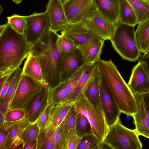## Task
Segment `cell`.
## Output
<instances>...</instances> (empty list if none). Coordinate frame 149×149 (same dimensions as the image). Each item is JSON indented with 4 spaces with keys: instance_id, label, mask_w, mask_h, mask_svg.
<instances>
[{
    "instance_id": "1",
    "label": "cell",
    "mask_w": 149,
    "mask_h": 149,
    "mask_svg": "<svg viewBox=\"0 0 149 149\" xmlns=\"http://www.w3.org/2000/svg\"><path fill=\"white\" fill-rule=\"evenodd\" d=\"M49 29L30 48L31 54L38 61L45 81L50 89L60 83L61 52L56 41L58 36Z\"/></svg>"
},
{
    "instance_id": "2",
    "label": "cell",
    "mask_w": 149,
    "mask_h": 149,
    "mask_svg": "<svg viewBox=\"0 0 149 149\" xmlns=\"http://www.w3.org/2000/svg\"><path fill=\"white\" fill-rule=\"evenodd\" d=\"M30 47L24 34L8 22L0 34V78L10 75L29 54Z\"/></svg>"
},
{
    "instance_id": "3",
    "label": "cell",
    "mask_w": 149,
    "mask_h": 149,
    "mask_svg": "<svg viewBox=\"0 0 149 149\" xmlns=\"http://www.w3.org/2000/svg\"><path fill=\"white\" fill-rule=\"evenodd\" d=\"M98 70L122 113L132 116L136 113V103L133 94L111 59H100L97 62Z\"/></svg>"
},
{
    "instance_id": "4",
    "label": "cell",
    "mask_w": 149,
    "mask_h": 149,
    "mask_svg": "<svg viewBox=\"0 0 149 149\" xmlns=\"http://www.w3.org/2000/svg\"><path fill=\"white\" fill-rule=\"evenodd\" d=\"M134 27L119 22L110 40L113 48L122 58L131 61H136L141 55Z\"/></svg>"
},
{
    "instance_id": "5",
    "label": "cell",
    "mask_w": 149,
    "mask_h": 149,
    "mask_svg": "<svg viewBox=\"0 0 149 149\" xmlns=\"http://www.w3.org/2000/svg\"><path fill=\"white\" fill-rule=\"evenodd\" d=\"M135 129L124 126L120 118L109 127L103 142L113 149H142L143 145Z\"/></svg>"
},
{
    "instance_id": "6",
    "label": "cell",
    "mask_w": 149,
    "mask_h": 149,
    "mask_svg": "<svg viewBox=\"0 0 149 149\" xmlns=\"http://www.w3.org/2000/svg\"><path fill=\"white\" fill-rule=\"evenodd\" d=\"M77 114L82 113L92 127L93 133L101 143L109 129L103 112L93 105L84 95L74 103Z\"/></svg>"
},
{
    "instance_id": "7",
    "label": "cell",
    "mask_w": 149,
    "mask_h": 149,
    "mask_svg": "<svg viewBox=\"0 0 149 149\" xmlns=\"http://www.w3.org/2000/svg\"><path fill=\"white\" fill-rule=\"evenodd\" d=\"M44 84L23 75L11 102V109L25 110L41 91Z\"/></svg>"
},
{
    "instance_id": "8",
    "label": "cell",
    "mask_w": 149,
    "mask_h": 149,
    "mask_svg": "<svg viewBox=\"0 0 149 149\" xmlns=\"http://www.w3.org/2000/svg\"><path fill=\"white\" fill-rule=\"evenodd\" d=\"M81 23L84 28L104 40H111L116 27L97 9L91 12Z\"/></svg>"
},
{
    "instance_id": "9",
    "label": "cell",
    "mask_w": 149,
    "mask_h": 149,
    "mask_svg": "<svg viewBox=\"0 0 149 149\" xmlns=\"http://www.w3.org/2000/svg\"><path fill=\"white\" fill-rule=\"evenodd\" d=\"M24 17L26 24L24 34L30 47L47 30L50 29L49 24L45 11L40 13L35 12Z\"/></svg>"
},
{
    "instance_id": "10",
    "label": "cell",
    "mask_w": 149,
    "mask_h": 149,
    "mask_svg": "<svg viewBox=\"0 0 149 149\" xmlns=\"http://www.w3.org/2000/svg\"><path fill=\"white\" fill-rule=\"evenodd\" d=\"M63 6L70 25L83 22L91 12L97 9L94 0H65Z\"/></svg>"
},
{
    "instance_id": "11",
    "label": "cell",
    "mask_w": 149,
    "mask_h": 149,
    "mask_svg": "<svg viewBox=\"0 0 149 149\" xmlns=\"http://www.w3.org/2000/svg\"><path fill=\"white\" fill-rule=\"evenodd\" d=\"M99 76L100 104L107 123L109 127L117 121L122 113L116 104L99 71Z\"/></svg>"
},
{
    "instance_id": "12",
    "label": "cell",
    "mask_w": 149,
    "mask_h": 149,
    "mask_svg": "<svg viewBox=\"0 0 149 149\" xmlns=\"http://www.w3.org/2000/svg\"><path fill=\"white\" fill-rule=\"evenodd\" d=\"M45 11L52 31L61 32L71 25L68 22L62 0H49Z\"/></svg>"
},
{
    "instance_id": "13",
    "label": "cell",
    "mask_w": 149,
    "mask_h": 149,
    "mask_svg": "<svg viewBox=\"0 0 149 149\" xmlns=\"http://www.w3.org/2000/svg\"><path fill=\"white\" fill-rule=\"evenodd\" d=\"M60 83L69 79L82 67L85 62L83 56L77 48L68 53H61Z\"/></svg>"
},
{
    "instance_id": "14",
    "label": "cell",
    "mask_w": 149,
    "mask_h": 149,
    "mask_svg": "<svg viewBox=\"0 0 149 149\" xmlns=\"http://www.w3.org/2000/svg\"><path fill=\"white\" fill-rule=\"evenodd\" d=\"M127 84L133 94H142L149 92V75L140 60L132 70Z\"/></svg>"
},
{
    "instance_id": "15",
    "label": "cell",
    "mask_w": 149,
    "mask_h": 149,
    "mask_svg": "<svg viewBox=\"0 0 149 149\" xmlns=\"http://www.w3.org/2000/svg\"><path fill=\"white\" fill-rule=\"evenodd\" d=\"M78 47L94 41L102 39L91 31L84 28L81 22L71 25L61 32Z\"/></svg>"
},
{
    "instance_id": "16",
    "label": "cell",
    "mask_w": 149,
    "mask_h": 149,
    "mask_svg": "<svg viewBox=\"0 0 149 149\" xmlns=\"http://www.w3.org/2000/svg\"><path fill=\"white\" fill-rule=\"evenodd\" d=\"M98 70L97 63L85 64L82 74L72 92L64 102L74 103L84 95Z\"/></svg>"
},
{
    "instance_id": "17",
    "label": "cell",
    "mask_w": 149,
    "mask_h": 149,
    "mask_svg": "<svg viewBox=\"0 0 149 149\" xmlns=\"http://www.w3.org/2000/svg\"><path fill=\"white\" fill-rule=\"evenodd\" d=\"M49 88L44 86L41 91L25 110L26 118L31 123L36 122L49 102Z\"/></svg>"
},
{
    "instance_id": "18",
    "label": "cell",
    "mask_w": 149,
    "mask_h": 149,
    "mask_svg": "<svg viewBox=\"0 0 149 149\" xmlns=\"http://www.w3.org/2000/svg\"><path fill=\"white\" fill-rule=\"evenodd\" d=\"M136 103V112L132 116L135 131L139 136L149 139V119L146 111L142 95L133 94Z\"/></svg>"
},
{
    "instance_id": "19",
    "label": "cell",
    "mask_w": 149,
    "mask_h": 149,
    "mask_svg": "<svg viewBox=\"0 0 149 149\" xmlns=\"http://www.w3.org/2000/svg\"><path fill=\"white\" fill-rule=\"evenodd\" d=\"M121 0H94L97 9L116 26L120 22Z\"/></svg>"
},
{
    "instance_id": "20",
    "label": "cell",
    "mask_w": 149,
    "mask_h": 149,
    "mask_svg": "<svg viewBox=\"0 0 149 149\" xmlns=\"http://www.w3.org/2000/svg\"><path fill=\"white\" fill-rule=\"evenodd\" d=\"M104 41L103 39L96 40L78 47L84 58L85 64H94L100 60Z\"/></svg>"
},
{
    "instance_id": "21",
    "label": "cell",
    "mask_w": 149,
    "mask_h": 149,
    "mask_svg": "<svg viewBox=\"0 0 149 149\" xmlns=\"http://www.w3.org/2000/svg\"><path fill=\"white\" fill-rule=\"evenodd\" d=\"M8 135L6 142L5 149H8L15 141L21 139L23 132L31 123L26 118L16 122L8 123Z\"/></svg>"
},
{
    "instance_id": "22",
    "label": "cell",
    "mask_w": 149,
    "mask_h": 149,
    "mask_svg": "<svg viewBox=\"0 0 149 149\" xmlns=\"http://www.w3.org/2000/svg\"><path fill=\"white\" fill-rule=\"evenodd\" d=\"M22 74L42 82L45 85L39 63L37 59L30 53L27 57L24 63Z\"/></svg>"
},
{
    "instance_id": "23",
    "label": "cell",
    "mask_w": 149,
    "mask_h": 149,
    "mask_svg": "<svg viewBox=\"0 0 149 149\" xmlns=\"http://www.w3.org/2000/svg\"><path fill=\"white\" fill-rule=\"evenodd\" d=\"M73 104L66 102L57 104H52L51 103L50 123L56 128L59 126L67 116Z\"/></svg>"
},
{
    "instance_id": "24",
    "label": "cell",
    "mask_w": 149,
    "mask_h": 149,
    "mask_svg": "<svg viewBox=\"0 0 149 149\" xmlns=\"http://www.w3.org/2000/svg\"><path fill=\"white\" fill-rule=\"evenodd\" d=\"M84 95L91 103L103 112L100 103V81L98 69Z\"/></svg>"
},
{
    "instance_id": "25",
    "label": "cell",
    "mask_w": 149,
    "mask_h": 149,
    "mask_svg": "<svg viewBox=\"0 0 149 149\" xmlns=\"http://www.w3.org/2000/svg\"><path fill=\"white\" fill-rule=\"evenodd\" d=\"M55 129L50 123L46 127L40 130L37 140V149H54Z\"/></svg>"
},
{
    "instance_id": "26",
    "label": "cell",
    "mask_w": 149,
    "mask_h": 149,
    "mask_svg": "<svg viewBox=\"0 0 149 149\" xmlns=\"http://www.w3.org/2000/svg\"><path fill=\"white\" fill-rule=\"evenodd\" d=\"M135 35L138 48L144 54L149 49V21L138 24Z\"/></svg>"
},
{
    "instance_id": "27",
    "label": "cell",
    "mask_w": 149,
    "mask_h": 149,
    "mask_svg": "<svg viewBox=\"0 0 149 149\" xmlns=\"http://www.w3.org/2000/svg\"><path fill=\"white\" fill-rule=\"evenodd\" d=\"M136 16L138 24L149 21V1L146 0H126Z\"/></svg>"
},
{
    "instance_id": "28",
    "label": "cell",
    "mask_w": 149,
    "mask_h": 149,
    "mask_svg": "<svg viewBox=\"0 0 149 149\" xmlns=\"http://www.w3.org/2000/svg\"><path fill=\"white\" fill-rule=\"evenodd\" d=\"M120 22L134 27L138 24L137 18L132 7L126 0H121Z\"/></svg>"
},
{
    "instance_id": "29",
    "label": "cell",
    "mask_w": 149,
    "mask_h": 149,
    "mask_svg": "<svg viewBox=\"0 0 149 149\" xmlns=\"http://www.w3.org/2000/svg\"><path fill=\"white\" fill-rule=\"evenodd\" d=\"M70 78L60 83L54 88L50 89L49 100L52 104H57L64 102L66 97L67 89L70 81Z\"/></svg>"
},
{
    "instance_id": "30",
    "label": "cell",
    "mask_w": 149,
    "mask_h": 149,
    "mask_svg": "<svg viewBox=\"0 0 149 149\" xmlns=\"http://www.w3.org/2000/svg\"><path fill=\"white\" fill-rule=\"evenodd\" d=\"M77 135L81 138L93 134L91 126L86 118L81 113L77 114L75 126Z\"/></svg>"
},
{
    "instance_id": "31",
    "label": "cell",
    "mask_w": 149,
    "mask_h": 149,
    "mask_svg": "<svg viewBox=\"0 0 149 149\" xmlns=\"http://www.w3.org/2000/svg\"><path fill=\"white\" fill-rule=\"evenodd\" d=\"M37 121L30 124L23 132L21 139L22 141L23 147L28 143L37 140L40 129Z\"/></svg>"
},
{
    "instance_id": "32",
    "label": "cell",
    "mask_w": 149,
    "mask_h": 149,
    "mask_svg": "<svg viewBox=\"0 0 149 149\" xmlns=\"http://www.w3.org/2000/svg\"><path fill=\"white\" fill-rule=\"evenodd\" d=\"M22 75V70L19 67L12 73L9 77V85L5 97L10 102Z\"/></svg>"
},
{
    "instance_id": "33",
    "label": "cell",
    "mask_w": 149,
    "mask_h": 149,
    "mask_svg": "<svg viewBox=\"0 0 149 149\" xmlns=\"http://www.w3.org/2000/svg\"><path fill=\"white\" fill-rule=\"evenodd\" d=\"M101 143L92 134L81 138L77 149H100Z\"/></svg>"
},
{
    "instance_id": "34",
    "label": "cell",
    "mask_w": 149,
    "mask_h": 149,
    "mask_svg": "<svg viewBox=\"0 0 149 149\" xmlns=\"http://www.w3.org/2000/svg\"><path fill=\"white\" fill-rule=\"evenodd\" d=\"M8 22L17 31L24 34L26 22L24 16L14 14L7 17Z\"/></svg>"
},
{
    "instance_id": "35",
    "label": "cell",
    "mask_w": 149,
    "mask_h": 149,
    "mask_svg": "<svg viewBox=\"0 0 149 149\" xmlns=\"http://www.w3.org/2000/svg\"><path fill=\"white\" fill-rule=\"evenodd\" d=\"M56 44L61 52H69L78 48L72 41L63 34L58 35Z\"/></svg>"
},
{
    "instance_id": "36",
    "label": "cell",
    "mask_w": 149,
    "mask_h": 149,
    "mask_svg": "<svg viewBox=\"0 0 149 149\" xmlns=\"http://www.w3.org/2000/svg\"><path fill=\"white\" fill-rule=\"evenodd\" d=\"M77 115V111L73 104L61 124L63 127L65 132L70 130L75 129Z\"/></svg>"
},
{
    "instance_id": "37",
    "label": "cell",
    "mask_w": 149,
    "mask_h": 149,
    "mask_svg": "<svg viewBox=\"0 0 149 149\" xmlns=\"http://www.w3.org/2000/svg\"><path fill=\"white\" fill-rule=\"evenodd\" d=\"M26 116L24 110L10 109L5 115V122L11 123L18 122L26 118Z\"/></svg>"
},
{
    "instance_id": "38",
    "label": "cell",
    "mask_w": 149,
    "mask_h": 149,
    "mask_svg": "<svg viewBox=\"0 0 149 149\" xmlns=\"http://www.w3.org/2000/svg\"><path fill=\"white\" fill-rule=\"evenodd\" d=\"M65 131L60 125L56 128L54 134V149H63Z\"/></svg>"
},
{
    "instance_id": "39",
    "label": "cell",
    "mask_w": 149,
    "mask_h": 149,
    "mask_svg": "<svg viewBox=\"0 0 149 149\" xmlns=\"http://www.w3.org/2000/svg\"><path fill=\"white\" fill-rule=\"evenodd\" d=\"M51 105L49 102L43 113L40 116L37 120L38 126L40 130L46 127L49 124L50 110Z\"/></svg>"
},
{
    "instance_id": "40",
    "label": "cell",
    "mask_w": 149,
    "mask_h": 149,
    "mask_svg": "<svg viewBox=\"0 0 149 149\" xmlns=\"http://www.w3.org/2000/svg\"><path fill=\"white\" fill-rule=\"evenodd\" d=\"M8 126L5 122L0 127V149H5V146L8 135Z\"/></svg>"
},
{
    "instance_id": "41",
    "label": "cell",
    "mask_w": 149,
    "mask_h": 149,
    "mask_svg": "<svg viewBox=\"0 0 149 149\" xmlns=\"http://www.w3.org/2000/svg\"><path fill=\"white\" fill-rule=\"evenodd\" d=\"M10 102L5 97L1 104L0 112L5 116L7 112L10 109Z\"/></svg>"
},
{
    "instance_id": "42",
    "label": "cell",
    "mask_w": 149,
    "mask_h": 149,
    "mask_svg": "<svg viewBox=\"0 0 149 149\" xmlns=\"http://www.w3.org/2000/svg\"><path fill=\"white\" fill-rule=\"evenodd\" d=\"M10 81V79L9 77V79L5 83L1 89L0 90V104H1L2 102L7 93L9 88Z\"/></svg>"
},
{
    "instance_id": "43",
    "label": "cell",
    "mask_w": 149,
    "mask_h": 149,
    "mask_svg": "<svg viewBox=\"0 0 149 149\" xmlns=\"http://www.w3.org/2000/svg\"><path fill=\"white\" fill-rule=\"evenodd\" d=\"M142 95L145 108L149 119V92L142 94Z\"/></svg>"
},
{
    "instance_id": "44",
    "label": "cell",
    "mask_w": 149,
    "mask_h": 149,
    "mask_svg": "<svg viewBox=\"0 0 149 149\" xmlns=\"http://www.w3.org/2000/svg\"><path fill=\"white\" fill-rule=\"evenodd\" d=\"M140 57V60L143 64L149 75V56H144L141 54Z\"/></svg>"
},
{
    "instance_id": "45",
    "label": "cell",
    "mask_w": 149,
    "mask_h": 149,
    "mask_svg": "<svg viewBox=\"0 0 149 149\" xmlns=\"http://www.w3.org/2000/svg\"><path fill=\"white\" fill-rule=\"evenodd\" d=\"M37 140L31 141L25 144L23 149H37Z\"/></svg>"
},
{
    "instance_id": "46",
    "label": "cell",
    "mask_w": 149,
    "mask_h": 149,
    "mask_svg": "<svg viewBox=\"0 0 149 149\" xmlns=\"http://www.w3.org/2000/svg\"><path fill=\"white\" fill-rule=\"evenodd\" d=\"M10 75H6L0 78V90L1 89L2 87L9 79Z\"/></svg>"
},
{
    "instance_id": "47",
    "label": "cell",
    "mask_w": 149,
    "mask_h": 149,
    "mask_svg": "<svg viewBox=\"0 0 149 149\" xmlns=\"http://www.w3.org/2000/svg\"><path fill=\"white\" fill-rule=\"evenodd\" d=\"M5 122V116L0 112V127Z\"/></svg>"
},
{
    "instance_id": "48",
    "label": "cell",
    "mask_w": 149,
    "mask_h": 149,
    "mask_svg": "<svg viewBox=\"0 0 149 149\" xmlns=\"http://www.w3.org/2000/svg\"><path fill=\"white\" fill-rule=\"evenodd\" d=\"M7 25V23L3 24L1 25L0 26V34H1L5 30Z\"/></svg>"
},
{
    "instance_id": "49",
    "label": "cell",
    "mask_w": 149,
    "mask_h": 149,
    "mask_svg": "<svg viewBox=\"0 0 149 149\" xmlns=\"http://www.w3.org/2000/svg\"><path fill=\"white\" fill-rule=\"evenodd\" d=\"M17 5L21 3L23 0H12Z\"/></svg>"
},
{
    "instance_id": "50",
    "label": "cell",
    "mask_w": 149,
    "mask_h": 149,
    "mask_svg": "<svg viewBox=\"0 0 149 149\" xmlns=\"http://www.w3.org/2000/svg\"><path fill=\"white\" fill-rule=\"evenodd\" d=\"M142 55L144 56H149V49L145 54H143Z\"/></svg>"
},
{
    "instance_id": "51",
    "label": "cell",
    "mask_w": 149,
    "mask_h": 149,
    "mask_svg": "<svg viewBox=\"0 0 149 149\" xmlns=\"http://www.w3.org/2000/svg\"><path fill=\"white\" fill-rule=\"evenodd\" d=\"M3 8L2 7V6L1 5L0 7V14L1 15L2 12H3Z\"/></svg>"
},
{
    "instance_id": "52",
    "label": "cell",
    "mask_w": 149,
    "mask_h": 149,
    "mask_svg": "<svg viewBox=\"0 0 149 149\" xmlns=\"http://www.w3.org/2000/svg\"><path fill=\"white\" fill-rule=\"evenodd\" d=\"M146 0L148 1H149L148 0Z\"/></svg>"
},
{
    "instance_id": "53",
    "label": "cell",
    "mask_w": 149,
    "mask_h": 149,
    "mask_svg": "<svg viewBox=\"0 0 149 149\" xmlns=\"http://www.w3.org/2000/svg\"><path fill=\"white\" fill-rule=\"evenodd\" d=\"M63 1H65V0H63Z\"/></svg>"
},
{
    "instance_id": "54",
    "label": "cell",
    "mask_w": 149,
    "mask_h": 149,
    "mask_svg": "<svg viewBox=\"0 0 149 149\" xmlns=\"http://www.w3.org/2000/svg\"><path fill=\"white\" fill-rule=\"evenodd\" d=\"M149 1V0H148Z\"/></svg>"
}]
</instances>
